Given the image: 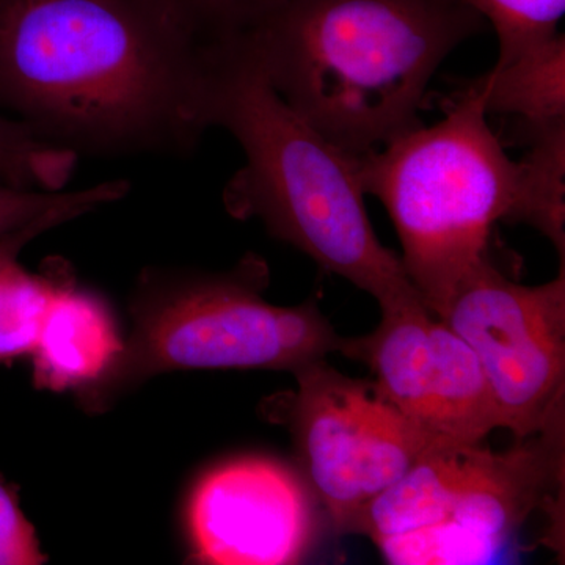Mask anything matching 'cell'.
Returning a JSON list of instances; mask_svg holds the SVG:
<instances>
[{
  "instance_id": "obj_3",
  "label": "cell",
  "mask_w": 565,
  "mask_h": 565,
  "mask_svg": "<svg viewBox=\"0 0 565 565\" xmlns=\"http://www.w3.org/2000/svg\"><path fill=\"white\" fill-rule=\"evenodd\" d=\"M484 22L462 0H288L243 40L282 102L359 158L422 125L435 71Z\"/></svg>"
},
{
  "instance_id": "obj_17",
  "label": "cell",
  "mask_w": 565,
  "mask_h": 565,
  "mask_svg": "<svg viewBox=\"0 0 565 565\" xmlns=\"http://www.w3.org/2000/svg\"><path fill=\"white\" fill-rule=\"evenodd\" d=\"M129 189H131L129 182L122 180L98 182L92 188L81 189L71 202L47 212L31 225L0 237V275L18 264L21 252L41 234L51 232L63 223L76 221L82 215L107 206V204L120 202L128 195Z\"/></svg>"
},
{
  "instance_id": "obj_15",
  "label": "cell",
  "mask_w": 565,
  "mask_h": 565,
  "mask_svg": "<svg viewBox=\"0 0 565 565\" xmlns=\"http://www.w3.org/2000/svg\"><path fill=\"white\" fill-rule=\"evenodd\" d=\"M204 46L255 31L288 0H152Z\"/></svg>"
},
{
  "instance_id": "obj_6",
  "label": "cell",
  "mask_w": 565,
  "mask_h": 565,
  "mask_svg": "<svg viewBox=\"0 0 565 565\" xmlns=\"http://www.w3.org/2000/svg\"><path fill=\"white\" fill-rule=\"evenodd\" d=\"M296 392L270 414L291 430L299 471L337 534L377 494L437 445L379 392L373 379H352L319 360L294 373Z\"/></svg>"
},
{
  "instance_id": "obj_12",
  "label": "cell",
  "mask_w": 565,
  "mask_h": 565,
  "mask_svg": "<svg viewBox=\"0 0 565 565\" xmlns=\"http://www.w3.org/2000/svg\"><path fill=\"white\" fill-rule=\"evenodd\" d=\"M487 114L522 117L527 132L565 126V41L563 33L512 61L494 65L473 82Z\"/></svg>"
},
{
  "instance_id": "obj_7",
  "label": "cell",
  "mask_w": 565,
  "mask_h": 565,
  "mask_svg": "<svg viewBox=\"0 0 565 565\" xmlns=\"http://www.w3.org/2000/svg\"><path fill=\"white\" fill-rule=\"evenodd\" d=\"M434 315L478 356L500 427L515 440L564 416V262L555 280L525 286L487 259Z\"/></svg>"
},
{
  "instance_id": "obj_4",
  "label": "cell",
  "mask_w": 565,
  "mask_h": 565,
  "mask_svg": "<svg viewBox=\"0 0 565 565\" xmlns=\"http://www.w3.org/2000/svg\"><path fill=\"white\" fill-rule=\"evenodd\" d=\"M207 120L232 134L245 154L223 192L233 217L258 218L379 305L419 296L401 256L374 232L359 158L282 102L243 39L212 47Z\"/></svg>"
},
{
  "instance_id": "obj_11",
  "label": "cell",
  "mask_w": 565,
  "mask_h": 565,
  "mask_svg": "<svg viewBox=\"0 0 565 565\" xmlns=\"http://www.w3.org/2000/svg\"><path fill=\"white\" fill-rule=\"evenodd\" d=\"M122 343L102 297L68 282L55 297L31 353L33 384L50 392H77L102 377Z\"/></svg>"
},
{
  "instance_id": "obj_5",
  "label": "cell",
  "mask_w": 565,
  "mask_h": 565,
  "mask_svg": "<svg viewBox=\"0 0 565 565\" xmlns=\"http://www.w3.org/2000/svg\"><path fill=\"white\" fill-rule=\"evenodd\" d=\"M269 266L247 255L225 273L147 269L134 288L132 330L98 381L74 392L99 414L132 388L173 371L270 370L297 373L343 351L318 300L267 302Z\"/></svg>"
},
{
  "instance_id": "obj_16",
  "label": "cell",
  "mask_w": 565,
  "mask_h": 565,
  "mask_svg": "<svg viewBox=\"0 0 565 565\" xmlns=\"http://www.w3.org/2000/svg\"><path fill=\"white\" fill-rule=\"evenodd\" d=\"M493 25L500 41L498 65L559 35L565 0H462Z\"/></svg>"
},
{
  "instance_id": "obj_18",
  "label": "cell",
  "mask_w": 565,
  "mask_h": 565,
  "mask_svg": "<svg viewBox=\"0 0 565 565\" xmlns=\"http://www.w3.org/2000/svg\"><path fill=\"white\" fill-rule=\"evenodd\" d=\"M46 563L35 527L21 511L17 490L0 476V565Z\"/></svg>"
},
{
  "instance_id": "obj_8",
  "label": "cell",
  "mask_w": 565,
  "mask_h": 565,
  "mask_svg": "<svg viewBox=\"0 0 565 565\" xmlns=\"http://www.w3.org/2000/svg\"><path fill=\"white\" fill-rule=\"evenodd\" d=\"M373 333L341 353L370 367L374 384L438 444H484L500 416L478 356L419 296L381 305Z\"/></svg>"
},
{
  "instance_id": "obj_1",
  "label": "cell",
  "mask_w": 565,
  "mask_h": 565,
  "mask_svg": "<svg viewBox=\"0 0 565 565\" xmlns=\"http://www.w3.org/2000/svg\"><path fill=\"white\" fill-rule=\"evenodd\" d=\"M211 61L152 0H0V110L79 158L192 154Z\"/></svg>"
},
{
  "instance_id": "obj_2",
  "label": "cell",
  "mask_w": 565,
  "mask_h": 565,
  "mask_svg": "<svg viewBox=\"0 0 565 565\" xmlns=\"http://www.w3.org/2000/svg\"><path fill=\"white\" fill-rule=\"evenodd\" d=\"M487 115L471 84L437 125L359 156L363 191L388 212L405 273L433 313L489 259L500 222L534 226L564 262L565 128L531 134V151L515 162Z\"/></svg>"
},
{
  "instance_id": "obj_19",
  "label": "cell",
  "mask_w": 565,
  "mask_h": 565,
  "mask_svg": "<svg viewBox=\"0 0 565 565\" xmlns=\"http://www.w3.org/2000/svg\"><path fill=\"white\" fill-rule=\"evenodd\" d=\"M76 193L36 191L0 181V237L31 225L47 212L71 202Z\"/></svg>"
},
{
  "instance_id": "obj_10",
  "label": "cell",
  "mask_w": 565,
  "mask_h": 565,
  "mask_svg": "<svg viewBox=\"0 0 565 565\" xmlns=\"http://www.w3.org/2000/svg\"><path fill=\"white\" fill-rule=\"evenodd\" d=\"M564 484V416L486 457L440 525L379 548L394 565H473L500 556Z\"/></svg>"
},
{
  "instance_id": "obj_9",
  "label": "cell",
  "mask_w": 565,
  "mask_h": 565,
  "mask_svg": "<svg viewBox=\"0 0 565 565\" xmlns=\"http://www.w3.org/2000/svg\"><path fill=\"white\" fill-rule=\"evenodd\" d=\"M321 515L299 468L244 456L200 478L185 522L196 563L286 565L302 563L313 552Z\"/></svg>"
},
{
  "instance_id": "obj_14",
  "label": "cell",
  "mask_w": 565,
  "mask_h": 565,
  "mask_svg": "<svg viewBox=\"0 0 565 565\" xmlns=\"http://www.w3.org/2000/svg\"><path fill=\"white\" fill-rule=\"evenodd\" d=\"M79 156L41 139L24 122L0 110V181L36 191H65Z\"/></svg>"
},
{
  "instance_id": "obj_13",
  "label": "cell",
  "mask_w": 565,
  "mask_h": 565,
  "mask_svg": "<svg viewBox=\"0 0 565 565\" xmlns=\"http://www.w3.org/2000/svg\"><path fill=\"white\" fill-rule=\"evenodd\" d=\"M68 277L25 273L20 263L0 275V363L31 355L58 292Z\"/></svg>"
}]
</instances>
